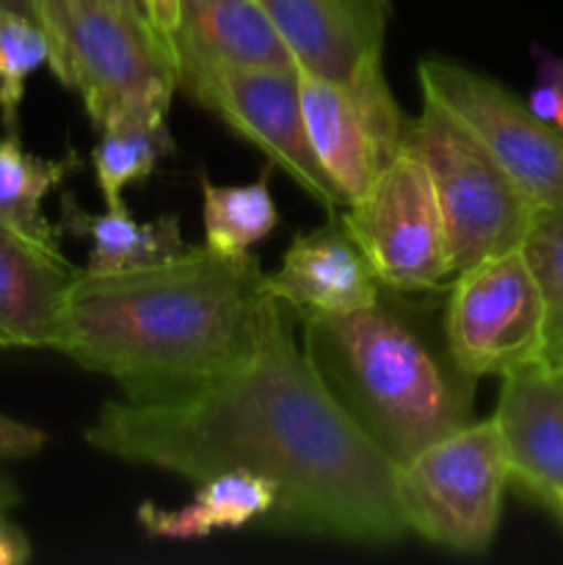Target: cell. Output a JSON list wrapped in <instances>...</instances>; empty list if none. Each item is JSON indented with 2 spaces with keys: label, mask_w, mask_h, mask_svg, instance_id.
Masks as SVG:
<instances>
[{
  "label": "cell",
  "mask_w": 563,
  "mask_h": 565,
  "mask_svg": "<svg viewBox=\"0 0 563 565\" xmlns=\"http://www.w3.org/2000/svg\"><path fill=\"white\" fill-rule=\"evenodd\" d=\"M83 439L110 458L196 483L235 469L265 478L276 505L263 524L276 533L359 546H395L408 535L395 463L320 384L293 340L285 303L246 362L174 401H108Z\"/></svg>",
  "instance_id": "cell-1"
},
{
  "label": "cell",
  "mask_w": 563,
  "mask_h": 565,
  "mask_svg": "<svg viewBox=\"0 0 563 565\" xmlns=\"http://www.w3.org/2000/svg\"><path fill=\"white\" fill-rule=\"evenodd\" d=\"M279 307L252 254L196 246L119 274L77 268L55 351L114 379L125 401H174L246 362Z\"/></svg>",
  "instance_id": "cell-2"
},
{
  "label": "cell",
  "mask_w": 563,
  "mask_h": 565,
  "mask_svg": "<svg viewBox=\"0 0 563 565\" xmlns=\"http://www.w3.org/2000/svg\"><path fill=\"white\" fill-rule=\"evenodd\" d=\"M304 356L351 423L390 458L414 452L472 423L475 381L436 345L414 312L381 292L373 307L309 315Z\"/></svg>",
  "instance_id": "cell-3"
},
{
  "label": "cell",
  "mask_w": 563,
  "mask_h": 565,
  "mask_svg": "<svg viewBox=\"0 0 563 565\" xmlns=\"http://www.w3.org/2000/svg\"><path fill=\"white\" fill-rule=\"evenodd\" d=\"M47 66L81 97L99 132L166 119L177 92L171 44L149 17L99 0H36Z\"/></svg>",
  "instance_id": "cell-4"
},
{
  "label": "cell",
  "mask_w": 563,
  "mask_h": 565,
  "mask_svg": "<svg viewBox=\"0 0 563 565\" xmlns=\"http://www.w3.org/2000/svg\"><path fill=\"white\" fill-rule=\"evenodd\" d=\"M406 143L428 171L453 276L480 259L522 248L535 210L458 116L423 94V110L408 125Z\"/></svg>",
  "instance_id": "cell-5"
},
{
  "label": "cell",
  "mask_w": 563,
  "mask_h": 565,
  "mask_svg": "<svg viewBox=\"0 0 563 565\" xmlns=\"http://www.w3.org/2000/svg\"><path fill=\"white\" fill-rule=\"evenodd\" d=\"M511 486L495 419H472L395 467V500L408 535L456 555H484L497 539Z\"/></svg>",
  "instance_id": "cell-6"
},
{
  "label": "cell",
  "mask_w": 563,
  "mask_h": 565,
  "mask_svg": "<svg viewBox=\"0 0 563 565\" xmlns=\"http://www.w3.org/2000/svg\"><path fill=\"white\" fill-rule=\"evenodd\" d=\"M381 287L390 292H431L450 285L445 224L423 160L408 143L340 213Z\"/></svg>",
  "instance_id": "cell-7"
},
{
  "label": "cell",
  "mask_w": 563,
  "mask_h": 565,
  "mask_svg": "<svg viewBox=\"0 0 563 565\" xmlns=\"http://www.w3.org/2000/svg\"><path fill=\"white\" fill-rule=\"evenodd\" d=\"M425 97L445 105L495 154L530 207L563 210V130L486 72L428 55L417 64Z\"/></svg>",
  "instance_id": "cell-8"
},
{
  "label": "cell",
  "mask_w": 563,
  "mask_h": 565,
  "mask_svg": "<svg viewBox=\"0 0 563 565\" xmlns=\"http://www.w3.org/2000/svg\"><path fill=\"white\" fill-rule=\"evenodd\" d=\"M442 340L453 362L472 379H500L544 356V301L522 248L480 259L453 276Z\"/></svg>",
  "instance_id": "cell-9"
},
{
  "label": "cell",
  "mask_w": 563,
  "mask_h": 565,
  "mask_svg": "<svg viewBox=\"0 0 563 565\" xmlns=\"http://www.w3.org/2000/svg\"><path fill=\"white\" fill-rule=\"evenodd\" d=\"M180 92L252 143L329 213L348 199L315 154L301 108V75L293 70H213L180 83Z\"/></svg>",
  "instance_id": "cell-10"
},
{
  "label": "cell",
  "mask_w": 563,
  "mask_h": 565,
  "mask_svg": "<svg viewBox=\"0 0 563 565\" xmlns=\"http://www.w3.org/2000/svg\"><path fill=\"white\" fill-rule=\"evenodd\" d=\"M298 75L309 141L351 204L401 152L412 121L403 116L381 61L359 70L351 81H329L301 70Z\"/></svg>",
  "instance_id": "cell-11"
},
{
  "label": "cell",
  "mask_w": 563,
  "mask_h": 565,
  "mask_svg": "<svg viewBox=\"0 0 563 565\" xmlns=\"http://www.w3.org/2000/svg\"><path fill=\"white\" fill-rule=\"evenodd\" d=\"M491 419L506 445L511 486L546 505L563 494V373L544 356L500 375Z\"/></svg>",
  "instance_id": "cell-12"
},
{
  "label": "cell",
  "mask_w": 563,
  "mask_h": 565,
  "mask_svg": "<svg viewBox=\"0 0 563 565\" xmlns=\"http://www.w3.org/2000/svg\"><path fill=\"white\" fill-rule=\"evenodd\" d=\"M265 292L309 318L373 307L384 287L340 213H331L326 226L293 237L279 270L265 274Z\"/></svg>",
  "instance_id": "cell-13"
},
{
  "label": "cell",
  "mask_w": 563,
  "mask_h": 565,
  "mask_svg": "<svg viewBox=\"0 0 563 565\" xmlns=\"http://www.w3.org/2000/svg\"><path fill=\"white\" fill-rule=\"evenodd\" d=\"M301 72L351 81L384 53L386 0H259Z\"/></svg>",
  "instance_id": "cell-14"
},
{
  "label": "cell",
  "mask_w": 563,
  "mask_h": 565,
  "mask_svg": "<svg viewBox=\"0 0 563 565\" xmlns=\"http://www.w3.org/2000/svg\"><path fill=\"white\" fill-rule=\"evenodd\" d=\"M177 88L213 70H293L290 50L259 0H180L169 36Z\"/></svg>",
  "instance_id": "cell-15"
},
{
  "label": "cell",
  "mask_w": 563,
  "mask_h": 565,
  "mask_svg": "<svg viewBox=\"0 0 563 565\" xmlns=\"http://www.w3.org/2000/svg\"><path fill=\"white\" fill-rule=\"evenodd\" d=\"M75 274L61 248H44L0 224V353L55 351Z\"/></svg>",
  "instance_id": "cell-16"
},
{
  "label": "cell",
  "mask_w": 563,
  "mask_h": 565,
  "mask_svg": "<svg viewBox=\"0 0 563 565\" xmlns=\"http://www.w3.org/2000/svg\"><path fill=\"white\" fill-rule=\"evenodd\" d=\"M59 210V230L75 237H86L92 243L86 268L97 270V274L147 268V265L177 257L188 248L177 215H160L149 224H141L132 218L125 204L92 213V210H83L70 191L61 193Z\"/></svg>",
  "instance_id": "cell-17"
},
{
  "label": "cell",
  "mask_w": 563,
  "mask_h": 565,
  "mask_svg": "<svg viewBox=\"0 0 563 565\" xmlns=\"http://www.w3.org/2000/svg\"><path fill=\"white\" fill-rule=\"evenodd\" d=\"M276 505V489L265 478L252 472L215 475L199 483L196 494L188 505L166 511V508L144 502L138 508V524L152 539L191 541L208 539L221 530H241L263 522Z\"/></svg>",
  "instance_id": "cell-18"
},
{
  "label": "cell",
  "mask_w": 563,
  "mask_h": 565,
  "mask_svg": "<svg viewBox=\"0 0 563 565\" xmlns=\"http://www.w3.org/2000/svg\"><path fill=\"white\" fill-rule=\"evenodd\" d=\"M83 169L77 152L64 158H36L20 143V132L0 136V224L44 248H61L59 226L44 218V199L70 174Z\"/></svg>",
  "instance_id": "cell-19"
},
{
  "label": "cell",
  "mask_w": 563,
  "mask_h": 565,
  "mask_svg": "<svg viewBox=\"0 0 563 565\" xmlns=\"http://www.w3.org/2000/svg\"><path fill=\"white\" fill-rule=\"evenodd\" d=\"M268 180L270 169L248 185H215L204 174L199 177L204 199L202 246L224 257H241L254 243L265 241L279 224V210L270 196Z\"/></svg>",
  "instance_id": "cell-20"
},
{
  "label": "cell",
  "mask_w": 563,
  "mask_h": 565,
  "mask_svg": "<svg viewBox=\"0 0 563 565\" xmlns=\"http://www.w3.org/2000/svg\"><path fill=\"white\" fill-rule=\"evenodd\" d=\"M169 152H174V136L166 119L127 121L103 130L97 147L92 149V169L103 191L105 207L125 204L121 191L130 182L152 174Z\"/></svg>",
  "instance_id": "cell-21"
},
{
  "label": "cell",
  "mask_w": 563,
  "mask_h": 565,
  "mask_svg": "<svg viewBox=\"0 0 563 565\" xmlns=\"http://www.w3.org/2000/svg\"><path fill=\"white\" fill-rule=\"evenodd\" d=\"M524 263L544 301V353L563 342V210H539L522 241Z\"/></svg>",
  "instance_id": "cell-22"
},
{
  "label": "cell",
  "mask_w": 563,
  "mask_h": 565,
  "mask_svg": "<svg viewBox=\"0 0 563 565\" xmlns=\"http://www.w3.org/2000/svg\"><path fill=\"white\" fill-rule=\"evenodd\" d=\"M50 44L42 25L31 17L0 6V116L6 130H17V110L25 97V83L47 64Z\"/></svg>",
  "instance_id": "cell-23"
},
{
  "label": "cell",
  "mask_w": 563,
  "mask_h": 565,
  "mask_svg": "<svg viewBox=\"0 0 563 565\" xmlns=\"http://www.w3.org/2000/svg\"><path fill=\"white\" fill-rule=\"evenodd\" d=\"M539 75H535V83L524 103L539 119L563 130V58L544 53V50H539Z\"/></svg>",
  "instance_id": "cell-24"
},
{
  "label": "cell",
  "mask_w": 563,
  "mask_h": 565,
  "mask_svg": "<svg viewBox=\"0 0 563 565\" xmlns=\"http://www.w3.org/2000/svg\"><path fill=\"white\" fill-rule=\"evenodd\" d=\"M44 445H47V434H44L42 428L0 414V461L31 458L36 456Z\"/></svg>",
  "instance_id": "cell-25"
},
{
  "label": "cell",
  "mask_w": 563,
  "mask_h": 565,
  "mask_svg": "<svg viewBox=\"0 0 563 565\" xmlns=\"http://www.w3.org/2000/svg\"><path fill=\"white\" fill-rule=\"evenodd\" d=\"M33 546L28 535L0 511V565H22L31 561Z\"/></svg>",
  "instance_id": "cell-26"
},
{
  "label": "cell",
  "mask_w": 563,
  "mask_h": 565,
  "mask_svg": "<svg viewBox=\"0 0 563 565\" xmlns=\"http://www.w3.org/2000/svg\"><path fill=\"white\" fill-rule=\"evenodd\" d=\"M144 9H147L152 25L169 39L177 25V17H180V0H144Z\"/></svg>",
  "instance_id": "cell-27"
},
{
  "label": "cell",
  "mask_w": 563,
  "mask_h": 565,
  "mask_svg": "<svg viewBox=\"0 0 563 565\" xmlns=\"http://www.w3.org/2000/svg\"><path fill=\"white\" fill-rule=\"evenodd\" d=\"M20 500L22 494L20 489H17V483L3 472V469H0V511H11Z\"/></svg>",
  "instance_id": "cell-28"
},
{
  "label": "cell",
  "mask_w": 563,
  "mask_h": 565,
  "mask_svg": "<svg viewBox=\"0 0 563 565\" xmlns=\"http://www.w3.org/2000/svg\"><path fill=\"white\" fill-rule=\"evenodd\" d=\"M0 6H3V9L17 11V14H22V17H31V20H36V0H0Z\"/></svg>",
  "instance_id": "cell-29"
},
{
  "label": "cell",
  "mask_w": 563,
  "mask_h": 565,
  "mask_svg": "<svg viewBox=\"0 0 563 565\" xmlns=\"http://www.w3.org/2000/svg\"><path fill=\"white\" fill-rule=\"evenodd\" d=\"M99 3L119 6V9L130 11V14H141V17H149V14H147V9H144V0H99Z\"/></svg>",
  "instance_id": "cell-30"
},
{
  "label": "cell",
  "mask_w": 563,
  "mask_h": 565,
  "mask_svg": "<svg viewBox=\"0 0 563 565\" xmlns=\"http://www.w3.org/2000/svg\"><path fill=\"white\" fill-rule=\"evenodd\" d=\"M544 359L552 364V367L561 370V373H563V342H561V345L552 348V351H546Z\"/></svg>",
  "instance_id": "cell-31"
},
{
  "label": "cell",
  "mask_w": 563,
  "mask_h": 565,
  "mask_svg": "<svg viewBox=\"0 0 563 565\" xmlns=\"http://www.w3.org/2000/svg\"><path fill=\"white\" fill-rule=\"evenodd\" d=\"M544 508H550V511L555 513V516L561 519V522H563V494L550 497V500H546V505H544Z\"/></svg>",
  "instance_id": "cell-32"
}]
</instances>
